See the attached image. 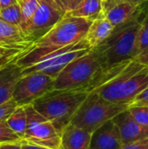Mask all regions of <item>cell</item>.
Wrapping results in <instances>:
<instances>
[{
    "mask_svg": "<svg viewBox=\"0 0 148 149\" xmlns=\"http://www.w3.org/2000/svg\"><path fill=\"white\" fill-rule=\"evenodd\" d=\"M22 140L9 127L6 121L0 122V145L5 143H17Z\"/></svg>",
    "mask_w": 148,
    "mask_h": 149,
    "instance_id": "cb8c5ba5",
    "label": "cell"
},
{
    "mask_svg": "<svg viewBox=\"0 0 148 149\" xmlns=\"http://www.w3.org/2000/svg\"><path fill=\"white\" fill-rule=\"evenodd\" d=\"M21 77L22 69L14 61L0 67V105L12 100L15 86Z\"/></svg>",
    "mask_w": 148,
    "mask_h": 149,
    "instance_id": "5bb4252c",
    "label": "cell"
},
{
    "mask_svg": "<svg viewBox=\"0 0 148 149\" xmlns=\"http://www.w3.org/2000/svg\"><path fill=\"white\" fill-rule=\"evenodd\" d=\"M102 1V4H103V11H105L110 5L111 0H101Z\"/></svg>",
    "mask_w": 148,
    "mask_h": 149,
    "instance_id": "d590c367",
    "label": "cell"
},
{
    "mask_svg": "<svg viewBox=\"0 0 148 149\" xmlns=\"http://www.w3.org/2000/svg\"><path fill=\"white\" fill-rule=\"evenodd\" d=\"M0 20L8 24L18 26L22 22V15L19 5L17 3H14L8 7L1 8Z\"/></svg>",
    "mask_w": 148,
    "mask_h": 149,
    "instance_id": "ffe728a7",
    "label": "cell"
},
{
    "mask_svg": "<svg viewBox=\"0 0 148 149\" xmlns=\"http://www.w3.org/2000/svg\"><path fill=\"white\" fill-rule=\"evenodd\" d=\"M20 142H17V143H5V144H1V146H2L3 149H22L21 148Z\"/></svg>",
    "mask_w": 148,
    "mask_h": 149,
    "instance_id": "1f68e13d",
    "label": "cell"
},
{
    "mask_svg": "<svg viewBox=\"0 0 148 149\" xmlns=\"http://www.w3.org/2000/svg\"><path fill=\"white\" fill-rule=\"evenodd\" d=\"M40 2H44V3H48V4H50V5H51L52 7H54V8H56V9H58V10H59L58 8V6L56 5V3H54V1L53 0H39ZM62 11V10H61Z\"/></svg>",
    "mask_w": 148,
    "mask_h": 149,
    "instance_id": "e575fe53",
    "label": "cell"
},
{
    "mask_svg": "<svg viewBox=\"0 0 148 149\" xmlns=\"http://www.w3.org/2000/svg\"><path fill=\"white\" fill-rule=\"evenodd\" d=\"M113 121L119 128L123 146L148 138V127L136 122L127 109L116 115Z\"/></svg>",
    "mask_w": 148,
    "mask_h": 149,
    "instance_id": "8fae6325",
    "label": "cell"
},
{
    "mask_svg": "<svg viewBox=\"0 0 148 149\" xmlns=\"http://www.w3.org/2000/svg\"><path fill=\"white\" fill-rule=\"evenodd\" d=\"M103 4L101 0H83L76 8L66 14L76 17L94 20L103 14Z\"/></svg>",
    "mask_w": 148,
    "mask_h": 149,
    "instance_id": "ac0fdd59",
    "label": "cell"
},
{
    "mask_svg": "<svg viewBox=\"0 0 148 149\" xmlns=\"http://www.w3.org/2000/svg\"><path fill=\"white\" fill-rule=\"evenodd\" d=\"M127 110L136 122L148 127V106H130Z\"/></svg>",
    "mask_w": 148,
    "mask_h": 149,
    "instance_id": "603a6c76",
    "label": "cell"
},
{
    "mask_svg": "<svg viewBox=\"0 0 148 149\" xmlns=\"http://www.w3.org/2000/svg\"><path fill=\"white\" fill-rule=\"evenodd\" d=\"M92 22L65 13L46 35L19 53L14 62L22 70L41 62L49 53L84 39Z\"/></svg>",
    "mask_w": 148,
    "mask_h": 149,
    "instance_id": "6da1fadb",
    "label": "cell"
},
{
    "mask_svg": "<svg viewBox=\"0 0 148 149\" xmlns=\"http://www.w3.org/2000/svg\"><path fill=\"white\" fill-rule=\"evenodd\" d=\"M140 25V21L135 19L117 26L104 42L92 48L97 52L102 71L120 62L133 59Z\"/></svg>",
    "mask_w": 148,
    "mask_h": 149,
    "instance_id": "5b68a950",
    "label": "cell"
},
{
    "mask_svg": "<svg viewBox=\"0 0 148 149\" xmlns=\"http://www.w3.org/2000/svg\"><path fill=\"white\" fill-rule=\"evenodd\" d=\"M130 1H133V2H136V3H142V2H143V1H145V0H130Z\"/></svg>",
    "mask_w": 148,
    "mask_h": 149,
    "instance_id": "8d00e7d4",
    "label": "cell"
},
{
    "mask_svg": "<svg viewBox=\"0 0 148 149\" xmlns=\"http://www.w3.org/2000/svg\"><path fill=\"white\" fill-rule=\"evenodd\" d=\"M140 5V3L123 0L108 8L104 11V15L115 28L130 21L138 19V12Z\"/></svg>",
    "mask_w": 148,
    "mask_h": 149,
    "instance_id": "4fadbf2b",
    "label": "cell"
},
{
    "mask_svg": "<svg viewBox=\"0 0 148 149\" xmlns=\"http://www.w3.org/2000/svg\"><path fill=\"white\" fill-rule=\"evenodd\" d=\"M0 149H3V148H2V146L0 145Z\"/></svg>",
    "mask_w": 148,
    "mask_h": 149,
    "instance_id": "74e56055",
    "label": "cell"
},
{
    "mask_svg": "<svg viewBox=\"0 0 148 149\" xmlns=\"http://www.w3.org/2000/svg\"><path fill=\"white\" fill-rule=\"evenodd\" d=\"M147 86L148 66L129 59L112 79L92 92L110 102L130 105Z\"/></svg>",
    "mask_w": 148,
    "mask_h": 149,
    "instance_id": "7a4b0ae2",
    "label": "cell"
},
{
    "mask_svg": "<svg viewBox=\"0 0 148 149\" xmlns=\"http://www.w3.org/2000/svg\"><path fill=\"white\" fill-rule=\"evenodd\" d=\"M133 59L135 61H137L138 63L143 65H146L148 66V47L146 48L145 50H143L141 52H140L139 54H137Z\"/></svg>",
    "mask_w": 148,
    "mask_h": 149,
    "instance_id": "f1b7e54d",
    "label": "cell"
},
{
    "mask_svg": "<svg viewBox=\"0 0 148 149\" xmlns=\"http://www.w3.org/2000/svg\"><path fill=\"white\" fill-rule=\"evenodd\" d=\"M92 134L72 124L65 127L60 136V149H89Z\"/></svg>",
    "mask_w": 148,
    "mask_h": 149,
    "instance_id": "9a60e30c",
    "label": "cell"
},
{
    "mask_svg": "<svg viewBox=\"0 0 148 149\" xmlns=\"http://www.w3.org/2000/svg\"><path fill=\"white\" fill-rule=\"evenodd\" d=\"M9 127L21 139H24L26 129V113L24 107H17L6 120Z\"/></svg>",
    "mask_w": 148,
    "mask_h": 149,
    "instance_id": "d6986e66",
    "label": "cell"
},
{
    "mask_svg": "<svg viewBox=\"0 0 148 149\" xmlns=\"http://www.w3.org/2000/svg\"><path fill=\"white\" fill-rule=\"evenodd\" d=\"M14 3H17V0H0V7L1 8L8 7Z\"/></svg>",
    "mask_w": 148,
    "mask_h": 149,
    "instance_id": "d6a6232c",
    "label": "cell"
},
{
    "mask_svg": "<svg viewBox=\"0 0 148 149\" xmlns=\"http://www.w3.org/2000/svg\"><path fill=\"white\" fill-rule=\"evenodd\" d=\"M113 29L114 27L103 13L92 22L84 39L91 49L95 48L111 35Z\"/></svg>",
    "mask_w": 148,
    "mask_h": 149,
    "instance_id": "2e32d148",
    "label": "cell"
},
{
    "mask_svg": "<svg viewBox=\"0 0 148 149\" xmlns=\"http://www.w3.org/2000/svg\"><path fill=\"white\" fill-rule=\"evenodd\" d=\"M39 0H17V4L19 5L22 15L21 23L29 20L33 16L39 6Z\"/></svg>",
    "mask_w": 148,
    "mask_h": 149,
    "instance_id": "7402d4cb",
    "label": "cell"
},
{
    "mask_svg": "<svg viewBox=\"0 0 148 149\" xmlns=\"http://www.w3.org/2000/svg\"><path fill=\"white\" fill-rule=\"evenodd\" d=\"M0 10H1V7H0Z\"/></svg>",
    "mask_w": 148,
    "mask_h": 149,
    "instance_id": "f35d334b",
    "label": "cell"
},
{
    "mask_svg": "<svg viewBox=\"0 0 148 149\" xmlns=\"http://www.w3.org/2000/svg\"><path fill=\"white\" fill-rule=\"evenodd\" d=\"M58 8L65 13L71 11V0H53Z\"/></svg>",
    "mask_w": 148,
    "mask_h": 149,
    "instance_id": "f546056e",
    "label": "cell"
},
{
    "mask_svg": "<svg viewBox=\"0 0 148 149\" xmlns=\"http://www.w3.org/2000/svg\"><path fill=\"white\" fill-rule=\"evenodd\" d=\"M17 105L13 100H10L6 103L0 105V122L6 121L11 113L17 108Z\"/></svg>",
    "mask_w": 148,
    "mask_h": 149,
    "instance_id": "484cf974",
    "label": "cell"
},
{
    "mask_svg": "<svg viewBox=\"0 0 148 149\" xmlns=\"http://www.w3.org/2000/svg\"><path fill=\"white\" fill-rule=\"evenodd\" d=\"M148 106V86L138 94L130 106ZM129 106V107H130Z\"/></svg>",
    "mask_w": 148,
    "mask_h": 149,
    "instance_id": "4316f807",
    "label": "cell"
},
{
    "mask_svg": "<svg viewBox=\"0 0 148 149\" xmlns=\"http://www.w3.org/2000/svg\"><path fill=\"white\" fill-rule=\"evenodd\" d=\"M88 93L72 90H51L36 100L31 105L44 118L50 121L58 135L69 125L79 106Z\"/></svg>",
    "mask_w": 148,
    "mask_h": 149,
    "instance_id": "3957f363",
    "label": "cell"
},
{
    "mask_svg": "<svg viewBox=\"0 0 148 149\" xmlns=\"http://www.w3.org/2000/svg\"><path fill=\"white\" fill-rule=\"evenodd\" d=\"M54 79L38 72L23 75L17 82L12 100L17 107L32 104L48 92L53 90Z\"/></svg>",
    "mask_w": 148,
    "mask_h": 149,
    "instance_id": "9c48e42d",
    "label": "cell"
},
{
    "mask_svg": "<svg viewBox=\"0 0 148 149\" xmlns=\"http://www.w3.org/2000/svg\"><path fill=\"white\" fill-rule=\"evenodd\" d=\"M65 12L51 5L40 2L33 16L27 21L21 23L18 27L24 42L32 45L36 41L46 35L53 26L65 16Z\"/></svg>",
    "mask_w": 148,
    "mask_h": 149,
    "instance_id": "ba28073f",
    "label": "cell"
},
{
    "mask_svg": "<svg viewBox=\"0 0 148 149\" xmlns=\"http://www.w3.org/2000/svg\"><path fill=\"white\" fill-rule=\"evenodd\" d=\"M120 149H148V138L128 143Z\"/></svg>",
    "mask_w": 148,
    "mask_h": 149,
    "instance_id": "83f0119b",
    "label": "cell"
},
{
    "mask_svg": "<svg viewBox=\"0 0 148 149\" xmlns=\"http://www.w3.org/2000/svg\"><path fill=\"white\" fill-rule=\"evenodd\" d=\"M26 129L24 141L51 149H60V136L53 125L44 118L31 104L24 106Z\"/></svg>",
    "mask_w": 148,
    "mask_h": 149,
    "instance_id": "52a82bcc",
    "label": "cell"
},
{
    "mask_svg": "<svg viewBox=\"0 0 148 149\" xmlns=\"http://www.w3.org/2000/svg\"><path fill=\"white\" fill-rule=\"evenodd\" d=\"M101 65L94 49L71 61L54 79L53 90L92 93L97 87Z\"/></svg>",
    "mask_w": 148,
    "mask_h": 149,
    "instance_id": "277c9868",
    "label": "cell"
},
{
    "mask_svg": "<svg viewBox=\"0 0 148 149\" xmlns=\"http://www.w3.org/2000/svg\"><path fill=\"white\" fill-rule=\"evenodd\" d=\"M148 47V14L142 21H140V29L137 35L136 43V55Z\"/></svg>",
    "mask_w": 148,
    "mask_h": 149,
    "instance_id": "44dd1931",
    "label": "cell"
},
{
    "mask_svg": "<svg viewBox=\"0 0 148 149\" xmlns=\"http://www.w3.org/2000/svg\"><path fill=\"white\" fill-rule=\"evenodd\" d=\"M129 106L110 102L92 92L78 108L71 124L92 134L103 124L126 110Z\"/></svg>",
    "mask_w": 148,
    "mask_h": 149,
    "instance_id": "8992f818",
    "label": "cell"
},
{
    "mask_svg": "<svg viewBox=\"0 0 148 149\" xmlns=\"http://www.w3.org/2000/svg\"><path fill=\"white\" fill-rule=\"evenodd\" d=\"M20 145H21V148L22 149H51L44 148V147H42V146H39V145L29 143V142H27V141H25L24 140L21 141Z\"/></svg>",
    "mask_w": 148,
    "mask_h": 149,
    "instance_id": "4dcf8cb0",
    "label": "cell"
},
{
    "mask_svg": "<svg viewBox=\"0 0 148 149\" xmlns=\"http://www.w3.org/2000/svg\"><path fill=\"white\" fill-rule=\"evenodd\" d=\"M90 50L91 48L76 49L57 55L55 57H52L51 58H48L46 60H44L42 62H39L36 65H33L30 67L22 70V76L31 72H38L46 74L51 77L52 79H55L71 61L80 56H83Z\"/></svg>",
    "mask_w": 148,
    "mask_h": 149,
    "instance_id": "30bf717a",
    "label": "cell"
},
{
    "mask_svg": "<svg viewBox=\"0 0 148 149\" xmlns=\"http://www.w3.org/2000/svg\"><path fill=\"white\" fill-rule=\"evenodd\" d=\"M83 0H71V10L76 8Z\"/></svg>",
    "mask_w": 148,
    "mask_h": 149,
    "instance_id": "836d02e7",
    "label": "cell"
},
{
    "mask_svg": "<svg viewBox=\"0 0 148 149\" xmlns=\"http://www.w3.org/2000/svg\"><path fill=\"white\" fill-rule=\"evenodd\" d=\"M31 45L24 42L18 26L0 20V47L27 49Z\"/></svg>",
    "mask_w": 148,
    "mask_h": 149,
    "instance_id": "e0dca14e",
    "label": "cell"
},
{
    "mask_svg": "<svg viewBox=\"0 0 148 149\" xmlns=\"http://www.w3.org/2000/svg\"><path fill=\"white\" fill-rule=\"evenodd\" d=\"M25 49L0 47V67L16 60L17 55Z\"/></svg>",
    "mask_w": 148,
    "mask_h": 149,
    "instance_id": "d4e9b609",
    "label": "cell"
},
{
    "mask_svg": "<svg viewBox=\"0 0 148 149\" xmlns=\"http://www.w3.org/2000/svg\"><path fill=\"white\" fill-rule=\"evenodd\" d=\"M122 146L119 128L111 120L92 134L89 149H120Z\"/></svg>",
    "mask_w": 148,
    "mask_h": 149,
    "instance_id": "7c38bea8",
    "label": "cell"
}]
</instances>
